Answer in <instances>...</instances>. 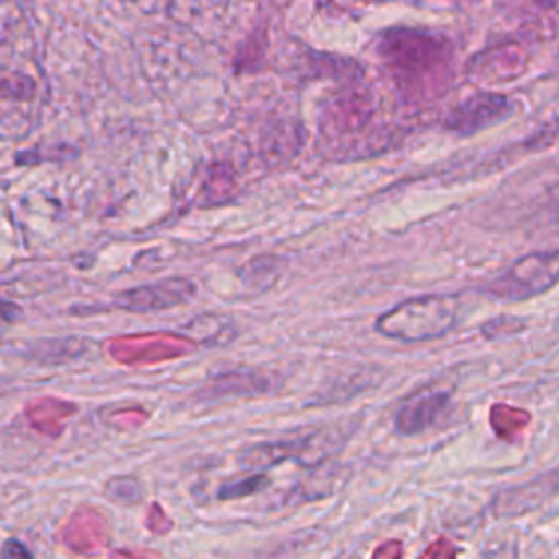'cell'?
<instances>
[{
    "instance_id": "obj_9",
    "label": "cell",
    "mask_w": 559,
    "mask_h": 559,
    "mask_svg": "<svg viewBox=\"0 0 559 559\" xmlns=\"http://www.w3.org/2000/svg\"><path fill=\"white\" fill-rule=\"evenodd\" d=\"M277 380L273 373H264L258 369H236L227 373H218L207 378L199 389L197 397L205 402L223 400V397H234V395H264L277 389Z\"/></svg>"
},
{
    "instance_id": "obj_13",
    "label": "cell",
    "mask_w": 559,
    "mask_h": 559,
    "mask_svg": "<svg viewBox=\"0 0 559 559\" xmlns=\"http://www.w3.org/2000/svg\"><path fill=\"white\" fill-rule=\"evenodd\" d=\"M85 347L83 338H41L26 347V356L44 365H59L83 354Z\"/></svg>"
},
{
    "instance_id": "obj_11",
    "label": "cell",
    "mask_w": 559,
    "mask_h": 559,
    "mask_svg": "<svg viewBox=\"0 0 559 559\" xmlns=\"http://www.w3.org/2000/svg\"><path fill=\"white\" fill-rule=\"evenodd\" d=\"M183 334H188L194 343L203 347H225L234 343L238 336V328L231 317L216 314V312H203L194 319H190L183 328Z\"/></svg>"
},
{
    "instance_id": "obj_16",
    "label": "cell",
    "mask_w": 559,
    "mask_h": 559,
    "mask_svg": "<svg viewBox=\"0 0 559 559\" xmlns=\"http://www.w3.org/2000/svg\"><path fill=\"white\" fill-rule=\"evenodd\" d=\"M2 559H35V557L20 539H7L2 546Z\"/></svg>"
},
{
    "instance_id": "obj_7",
    "label": "cell",
    "mask_w": 559,
    "mask_h": 559,
    "mask_svg": "<svg viewBox=\"0 0 559 559\" xmlns=\"http://www.w3.org/2000/svg\"><path fill=\"white\" fill-rule=\"evenodd\" d=\"M513 114V103L502 94L480 92L463 100L450 116L448 129L459 135H472L480 129H487Z\"/></svg>"
},
{
    "instance_id": "obj_15",
    "label": "cell",
    "mask_w": 559,
    "mask_h": 559,
    "mask_svg": "<svg viewBox=\"0 0 559 559\" xmlns=\"http://www.w3.org/2000/svg\"><path fill=\"white\" fill-rule=\"evenodd\" d=\"M271 485V478L264 476V474H251V476H245V478H238V480H231V483H225L218 487L216 496L218 500H238V498H247V496H253L262 489H266Z\"/></svg>"
},
{
    "instance_id": "obj_10",
    "label": "cell",
    "mask_w": 559,
    "mask_h": 559,
    "mask_svg": "<svg viewBox=\"0 0 559 559\" xmlns=\"http://www.w3.org/2000/svg\"><path fill=\"white\" fill-rule=\"evenodd\" d=\"M557 489H559V472H548V474L531 478L522 485L502 489L493 498L491 509L498 518H518V515H524V513L537 509Z\"/></svg>"
},
{
    "instance_id": "obj_12",
    "label": "cell",
    "mask_w": 559,
    "mask_h": 559,
    "mask_svg": "<svg viewBox=\"0 0 559 559\" xmlns=\"http://www.w3.org/2000/svg\"><path fill=\"white\" fill-rule=\"evenodd\" d=\"M238 465L245 469H266L284 461H293V439H277V441H264V443H253L245 450L238 452L236 456Z\"/></svg>"
},
{
    "instance_id": "obj_8",
    "label": "cell",
    "mask_w": 559,
    "mask_h": 559,
    "mask_svg": "<svg viewBox=\"0 0 559 559\" xmlns=\"http://www.w3.org/2000/svg\"><path fill=\"white\" fill-rule=\"evenodd\" d=\"M450 406V393L443 389H419L404 397L393 415V426L400 435L413 437L430 426L445 413Z\"/></svg>"
},
{
    "instance_id": "obj_14",
    "label": "cell",
    "mask_w": 559,
    "mask_h": 559,
    "mask_svg": "<svg viewBox=\"0 0 559 559\" xmlns=\"http://www.w3.org/2000/svg\"><path fill=\"white\" fill-rule=\"evenodd\" d=\"M282 271H280V260L273 255H264V258H255L251 260L242 271V284L251 290H269L277 284Z\"/></svg>"
},
{
    "instance_id": "obj_5",
    "label": "cell",
    "mask_w": 559,
    "mask_h": 559,
    "mask_svg": "<svg viewBox=\"0 0 559 559\" xmlns=\"http://www.w3.org/2000/svg\"><path fill=\"white\" fill-rule=\"evenodd\" d=\"M197 295V284L188 277H164L151 284H140L118 293L114 308L124 312H157L186 304Z\"/></svg>"
},
{
    "instance_id": "obj_1",
    "label": "cell",
    "mask_w": 559,
    "mask_h": 559,
    "mask_svg": "<svg viewBox=\"0 0 559 559\" xmlns=\"http://www.w3.org/2000/svg\"><path fill=\"white\" fill-rule=\"evenodd\" d=\"M461 299L448 293L408 297L376 319V332L402 343H424L456 328Z\"/></svg>"
},
{
    "instance_id": "obj_4",
    "label": "cell",
    "mask_w": 559,
    "mask_h": 559,
    "mask_svg": "<svg viewBox=\"0 0 559 559\" xmlns=\"http://www.w3.org/2000/svg\"><path fill=\"white\" fill-rule=\"evenodd\" d=\"M404 81H421L445 61V44L417 31H393L382 37L380 52Z\"/></svg>"
},
{
    "instance_id": "obj_6",
    "label": "cell",
    "mask_w": 559,
    "mask_h": 559,
    "mask_svg": "<svg viewBox=\"0 0 559 559\" xmlns=\"http://www.w3.org/2000/svg\"><path fill=\"white\" fill-rule=\"evenodd\" d=\"M360 417L354 419H341L330 426L295 435L293 437V461L301 463L306 467H319L328 463L334 454H338L345 445V441L352 437L354 426Z\"/></svg>"
},
{
    "instance_id": "obj_2",
    "label": "cell",
    "mask_w": 559,
    "mask_h": 559,
    "mask_svg": "<svg viewBox=\"0 0 559 559\" xmlns=\"http://www.w3.org/2000/svg\"><path fill=\"white\" fill-rule=\"evenodd\" d=\"M7 31V28H2ZM9 33V31H7ZM11 35V33H9ZM22 41L15 48L2 39V133L4 138L28 131L41 107V76L33 57L24 55Z\"/></svg>"
},
{
    "instance_id": "obj_3",
    "label": "cell",
    "mask_w": 559,
    "mask_h": 559,
    "mask_svg": "<svg viewBox=\"0 0 559 559\" xmlns=\"http://www.w3.org/2000/svg\"><path fill=\"white\" fill-rule=\"evenodd\" d=\"M559 284V247L518 258L507 271L478 290L498 301H524L548 293Z\"/></svg>"
}]
</instances>
